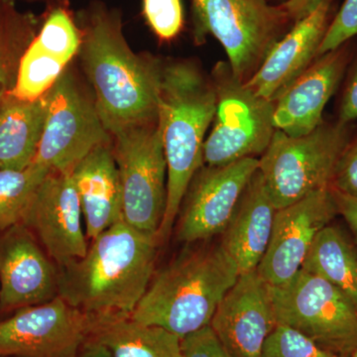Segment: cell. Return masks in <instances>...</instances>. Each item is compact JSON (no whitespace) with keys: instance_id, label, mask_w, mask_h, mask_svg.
<instances>
[{"instance_id":"obj_3","label":"cell","mask_w":357,"mask_h":357,"mask_svg":"<svg viewBox=\"0 0 357 357\" xmlns=\"http://www.w3.org/2000/svg\"><path fill=\"white\" fill-rule=\"evenodd\" d=\"M215 110V86L198 66L189 61L163 64L158 124L167 163V199L159 243L170 236L190 183L204 165L206 133Z\"/></svg>"},{"instance_id":"obj_22","label":"cell","mask_w":357,"mask_h":357,"mask_svg":"<svg viewBox=\"0 0 357 357\" xmlns=\"http://www.w3.org/2000/svg\"><path fill=\"white\" fill-rule=\"evenodd\" d=\"M48 112V96L25 102L4 93L0 105V168L22 170L36 156Z\"/></svg>"},{"instance_id":"obj_20","label":"cell","mask_w":357,"mask_h":357,"mask_svg":"<svg viewBox=\"0 0 357 357\" xmlns=\"http://www.w3.org/2000/svg\"><path fill=\"white\" fill-rule=\"evenodd\" d=\"M83 211L86 234L93 239L122 218V192L112 141L91 150L70 170Z\"/></svg>"},{"instance_id":"obj_26","label":"cell","mask_w":357,"mask_h":357,"mask_svg":"<svg viewBox=\"0 0 357 357\" xmlns=\"http://www.w3.org/2000/svg\"><path fill=\"white\" fill-rule=\"evenodd\" d=\"M36 34L35 20L16 13L10 2L0 0V86L10 79V53L18 39Z\"/></svg>"},{"instance_id":"obj_1","label":"cell","mask_w":357,"mask_h":357,"mask_svg":"<svg viewBox=\"0 0 357 357\" xmlns=\"http://www.w3.org/2000/svg\"><path fill=\"white\" fill-rule=\"evenodd\" d=\"M76 20L82 37L77 56L110 135L158 121L163 64L132 51L121 11L93 1Z\"/></svg>"},{"instance_id":"obj_25","label":"cell","mask_w":357,"mask_h":357,"mask_svg":"<svg viewBox=\"0 0 357 357\" xmlns=\"http://www.w3.org/2000/svg\"><path fill=\"white\" fill-rule=\"evenodd\" d=\"M50 171L35 163L22 170L0 168V232L22 222L35 192Z\"/></svg>"},{"instance_id":"obj_4","label":"cell","mask_w":357,"mask_h":357,"mask_svg":"<svg viewBox=\"0 0 357 357\" xmlns=\"http://www.w3.org/2000/svg\"><path fill=\"white\" fill-rule=\"evenodd\" d=\"M239 275L222 243L192 249L155 275L130 317L184 338L210 326Z\"/></svg>"},{"instance_id":"obj_27","label":"cell","mask_w":357,"mask_h":357,"mask_svg":"<svg viewBox=\"0 0 357 357\" xmlns=\"http://www.w3.org/2000/svg\"><path fill=\"white\" fill-rule=\"evenodd\" d=\"M262 357H340L289 326L277 325L270 333Z\"/></svg>"},{"instance_id":"obj_9","label":"cell","mask_w":357,"mask_h":357,"mask_svg":"<svg viewBox=\"0 0 357 357\" xmlns=\"http://www.w3.org/2000/svg\"><path fill=\"white\" fill-rule=\"evenodd\" d=\"M47 96L46 122L33 163L49 170L70 171L91 150L112 142L93 91L70 65Z\"/></svg>"},{"instance_id":"obj_24","label":"cell","mask_w":357,"mask_h":357,"mask_svg":"<svg viewBox=\"0 0 357 357\" xmlns=\"http://www.w3.org/2000/svg\"><path fill=\"white\" fill-rule=\"evenodd\" d=\"M302 269L330 282L357 312V245L342 229L328 225L319 232Z\"/></svg>"},{"instance_id":"obj_28","label":"cell","mask_w":357,"mask_h":357,"mask_svg":"<svg viewBox=\"0 0 357 357\" xmlns=\"http://www.w3.org/2000/svg\"><path fill=\"white\" fill-rule=\"evenodd\" d=\"M142 14L151 31L161 41L177 38L184 28L182 0H142Z\"/></svg>"},{"instance_id":"obj_8","label":"cell","mask_w":357,"mask_h":357,"mask_svg":"<svg viewBox=\"0 0 357 357\" xmlns=\"http://www.w3.org/2000/svg\"><path fill=\"white\" fill-rule=\"evenodd\" d=\"M217 110L204 146V165L222 166L266 151L275 130V102L256 96L229 64L213 72Z\"/></svg>"},{"instance_id":"obj_16","label":"cell","mask_w":357,"mask_h":357,"mask_svg":"<svg viewBox=\"0 0 357 357\" xmlns=\"http://www.w3.org/2000/svg\"><path fill=\"white\" fill-rule=\"evenodd\" d=\"M58 296V267L22 222L0 232V312L43 304Z\"/></svg>"},{"instance_id":"obj_11","label":"cell","mask_w":357,"mask_h":357,"mask_svg":"<svg viewBox=\"0 0 357 357\" xmlns=\"http://www.w3.org/2000/svg\"><path fill=\"white\" fill-rule=\"evenodd\" d=\"M95 325L96 317L57 296L0 321V357H77Z\"/></svg>"},{"instance_id":"obj_34","label":"cell","mask_w":357,"mask_h":357,"mask_svg":"<svg viewBox=\"0 0 357 357\" xmlns=\"http://www.w3.org/2000/svg\"><path fill=\"white\" fill-rule=\"evenodd\" d=\"M323 0H285L280 7L285 11L291 21L297 22L312 13Z\"/></svg>"},{"instance_id":"obj_6","label":"cell","mask_w":357,"mask_h":357,"mask_svg":"<svg viewBox=\"0 0 357 357\" xmlns=\"http://www.w3.org/2000/svg\"><path fill=\"white\" fill-rule=\"evenodd\" d=\"M349 144L347 126L323 122L307 135L275 130L259 159V172L276 210L330 188L338 160Z\"/></svg>"},{"instance_id":"obj_35","label":"cell","mask_w":357,"mask_h":357,"mask_svg":"<svg viewBox=\"0 0 357 357\" xmlns=\"http://www.w3.org/2000/svg\"><path fill=\"white\" fill-rule=\"evenodd\" d=\"M77 357H112L107 347L98 344L95 340H89L88 344L84 347L83 351Z\"/></svg>"},{"instance_id":"obj_18","label":"cell","mask_w":357,"mask_h":357,"mask_svg":"<svg viewBox=\"0 0 357 357\" xmlns=\"http://www.w3.org/2000/svg\"><path fill=\"white\" fill-rule=\"evenodd\" d=\"M333 0H323L312 13L297 21L272 47L255 74L245 82L256 96L276 102L291 84L318 57L326 30L332 22Z\"/></svg>"},{"instance_id":"obj_15","label":"cell","mask_w":357,"mask_h":357,"mask_svg":"<svg viewBox=\"0 0 357 357\" xmlns=\"http://www.w3.org/2000/svg\"><path fill=\"white\" fill-rule=\"evenodd\" d=\"M38 32L21 55L15 83L7 93L25 102L50 91L79 54L81 31L65 0L51 4Z\"/></svg>"},{"instance_id":"obj_13","label":"cell","mask_w":357,"mask_h":357,"mask_svg":"<svg viewBox=\"0 0 357 357\" xmlns=\"http://www.w3.org/2000/svg\"><path fill=\"white\" fill-rule=\"evenodd\" d=\"M338 215L332 189L319 190L275 213L266 253L257 268L268 285L278 286L302 269L319 232Z\"/></svg>"},{"instance_id":"obj_17","label":"cell","mask_w":357,"mask_h":357,"mask_svg":"<svg viewBox=\"0 0 357 357\" xmlns=\"http://www.w3.org/2000/svg\"><path fill=\"white\" fill-rule=\"evenodd\" d=\"M211 328L234 357H262L277 326L270 286L257 270L239 275L211 319Z\"/></svg>"},{"instance_id":"obj_38","label":"cell","mask_w":357,"mask_h":357,"mask_svg":"<svg viewBox=\"0 0 357 357\" xmlns=\"http://www.w3.org/2000/svg\"><path fill=\"white\" fill-rule=\"evenodd\" d=\"M351 357H357V347L356 349V351L352 352V354H351Z\"/></svg>"},{"instance_id":"obj_19","label":"cell","mask_w":357,"mask_h":357,"mask_svg":"<svg viewBox=\"0 0 357 357\" xmlns=\"http://www.w3.org/2000/svg\"><path fill=\"white\" fill-rule=\"evenodd\" d=\"M344 45L319 56L277 98L273 114L277 130L299 137L323 123L324 109L337 91L349 64V52Z\"/></svg>"},{"instance_id":"obj_29","label":"cell","mask_w":357,"mask_h":357,"mask_svg":"<svg viewBox=\"0 0 357 357\" xmlns=\"http://www.w3.org/2000/svg\"><path fill=\"white\" fill-rule=\"evenodd\" d=\"M357 37V0H344L333 16L318 51V57Z\"/></svg>"},{"instance_id":"obj_2","label":"cell","mask_w":357,"mask_h":357,"mask_svg":"<svg viewBox=\"0 0 357 357\" xmlns=\"http://www.w3.org/2000/svg\"><path fill=\"white\" fill-rule=\"evenodd\" d=\"M159 241L123 220L96 237L84 257L58 267V296L96 318L132 314L153 278Z\"/></svg>"},{"instance_id":"obj_37","label":"cell","mask_w":357,"mask_h":357,"mask_svg":"<svg viewBox=\"0 0 357 357\" xmlns=\"http://www.w3.org/2000/svg\"><path fill=\"white\" fill-rule=\"evenodd\" d=\"M4 93H6V91H4V89L0 88V105H1L2 98H3Z\"/></svg>"},{"instance_id":"obj_7","label":"cell","mask_w":357,"mask_h":357,"mask_svg":"<svg viewBox=\"0 0 357 357\" xmlns=\"http://www.w3.org/2000/svg\"><path fill=\"white\" fill-rule=\"evenodd\" d=\"M270 293L277 325L298 331L340 357L356 351V310L330 282L301 269L286 283L270 286Z\"/></svg>"},{"instance_id":"obj_33","label":"cell","mask_w":357,"mask_h":357,"mask_svg":"<svg viewBox=\"0 0 357 357\" xmlns=\"http://www.w3.org/2000/svg\"><path fill=\"white\" fill-rule=\"evenodd\" d=\"M332 191L337 203L338 215H342L349 223L357 244V198L347 196L333 189Z\"/></svg>"},{"instance_id":"obj_21","label":"cell","mask_w":357,"mask_h":357,"mask_svg":"<svg viewBox=\"0 0 357 357\" xmlns=\"http://www.w3.org/2000/svg\"><path fill=\"white\" fill-rule=\"evenodd\" d=\"M276 211L258 170L246 187L220 241L236 262L239 273L255 271L259 266L269 245Z\"/></svg>"},{"instance_id":"obj_14","label":"cell","mask_w":357,"mask_h":357,"mask_svg":"<svg viewBox=\"0 0 357 357\" xmlns=\"http://www.w3.org/2000/svg\"><path fill=\"white\" fill-rule=\"evenodd\" d=\"M83 211L70 171L51 170L28 206L22 223L57 266L79 259L88 251Z\"/></svg>"},{"instance_id":"obj_23","label":"cell","mask_w":357,"mask_h":357,"mask_svg":"<svg viewBox=\"0 0 357 357\" xmlns=\"http://www.w3.org/2000/svg\"><path fill=\"white\" fill-rule=\"evenodd\" d=\"M91 340L107 347L112 357H184L182 338L130 314L96 318Z\"/></svg>"},{"instance_id":"obj_31","label":"cell","mask_w":357,"mask_h":357,"mask_svg":"<svg viewBox=\"0 0 357 357\" xmlns=\"http://www.w3.org/2000/svg\"><path fill=\"white\" fill-rule=\"evenodd\" d=\"M331 188L357 198V138L354 142H349L338 160Z\"/></svg>"},{"instance_id":"obj_12","label":"cell","mask_w":357,"mask_h":357,"mask_svg":"<svg viewBox=\"0 0 357 357\" xmlns=\"http://www.w3.org/2000/svg\"><path fill=\"white\" fill-rule=\"evenodd\" d=\"M258 169L259 159L253 157L227 165L202 166L181 204L178 241L194 243L222 234Z\"/></svg>"},{"instance_id":"obj_32","label":"cell","mask_w":357,"mask_h":357,"mask_svg":"<svg viewBox=\"0 0 357 357\" xmlns=\"http://www.w3.org/2000/svg\"><path fill=\"white\" fill-rule=\"evenodd\" d=\"M357 119V64L345 86L340 107L338 122L347 126Z\"/></svg>"},{"instance_id":"obj_10","label":"cell","mask_w":357,"mask_h":357,"mask_svg":"<svg viewBox=\"0 0 357 357\" xmlns=\"http://www.w3.org/2000/svg\"><path fill=\"white\" fill-rule=\"evenodd\" d=\"M112 150L122 192V218L156 236L167 199V163L158 121L114 134Z\"/></svg>"},{"instance_id":"obj_30","label":"cell","mask_w":357,"mask_h":357,"mask_svg":"<svg viewBox=\"0 0 357 357\" xmlns=\"http://www.w3.org/2000/svg\"><path fill=\"white\" fill-rule=\"evenodd\" d=\"M184 357H234L225 349L211 326L182 338Z\"/></svg>"},{"instance_id":"obj_5","label":"cell","mask_w":357,"mask_h":357,"mask_svg":"<svg viewBox=\"0 0 357 357\" xmlns=\"http://www.w3.org/2000/svg\"><path fill=\"white\" fill-rule=\"evenodd\" d=\"M192 37L222 44L232 74L246 82L291 22L280 6L266 0H192Z\"/></svg>"},{"instance_id":"obj_36","label":"cell","mask_w":357,"mask_h":357,"mask_svg":"<svg viewBox=\"0 0 357 357\" xmlns=\"http://www.w3.org/2000/svg\"><path fill=\"white\" fill-rule=\"evenodd\" d=\"M38 1H47L49 3H56V2L63 1V0H38Z\"/></svg>"}]
</instances>
